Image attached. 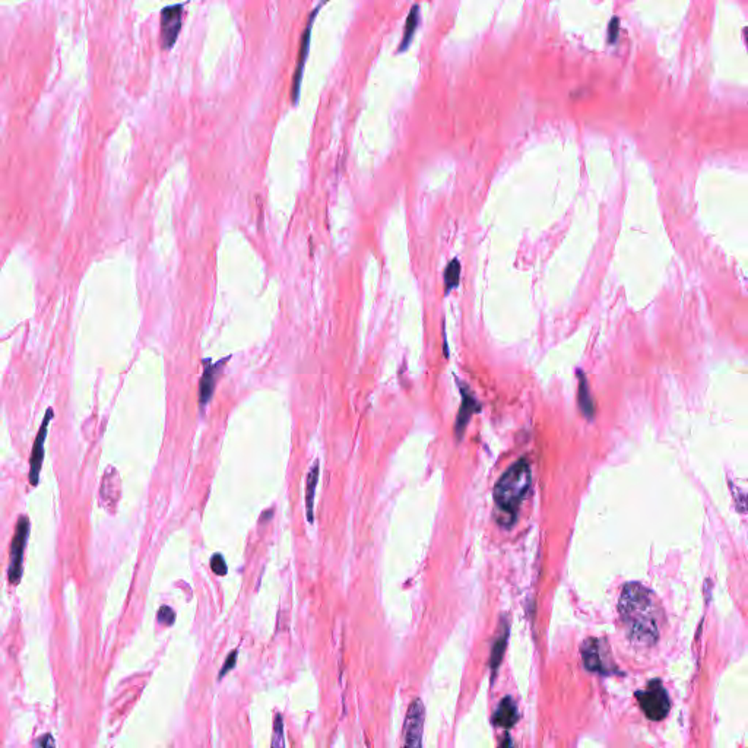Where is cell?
I'll list each match as a JSON object with an SVG mask.
<instances>
[{"label":"cell","mask_w":748,"mask_h":748,"mask_svg":"<svg viewBox=\"0 0 748 748\" xmlns=\"http://www.w3.org/2000/svg\"><path fill=\"white\" fill-rule=\"evenodd\" d=\"M618 614L627 639L637 647H652L659 640L664 614L658 598L642 583H627L618 600Z\"/></svg>","instance_id":"6da1fadb"},{"label":"cell","mask_w":748,"mask_h":748,"mask_svg":"<svg viewBox=\"0 0 748 748\" xmlns=\"http://www.w3.org/2000/svg\"><path fill=\"white\" fill-rule=\"evenodd\" d=\"M532 484V471L526 459H520L513 463L509 470L498 480L494 488L495 506L503 516L500 520L506 525L513 523L519 506L526 497Z\"/></svg>","instance_id":"7a4b0ae2"},{"label":"cell","mask_w":748,"mask_h":748,"mask_svg":"<svg viewBox=\"0 0 748 748\" xmlns=\"http://www.w3.org/2000/svg\"><path fill=\"white\" fill-rule=\"evenodd\" d=\"M637 702L646 718L650 721H662L669 713V697L659 679H653L645 690L636 693Z\"/></svg>","instance_id":"3957f363"},{"label":"cell","mask_w":748,"mask_h":748,"mask_svg":"<svg viewBox=\"0 0 748 748\" xmlns=\"http://www.w3.org/2000/svg\"><path fill=\"white\" fill-rule=\"evenodd\" d=\"M329 2V0H323V2H320L316 9L310 14V18L307 21V26L304 29V33L301 36V40H300V46H298V56H297V65H295V72H294V78H293V88H291V101L293 104L295 106L300 100V91H301V82H303V75H304V68H305V61H307V56H308V47H310V40H311V28H313V24H315V19L319 14V11L322 9V6H325L326 4Z\"/></svg>","instance_id":"277c9868"},{"label":"cell","mask_w":748,"mask_h":748,"mask_svg":"<svg viewBox=\"0 0 748 748\" xmlns=\"http://www.w3.org/2000/svg\"><path fill=\"white\" fill-rule=\"evenodd\" d=\"M29 537V519L26 516H21L16 527H15V535L11 544V565H9V582L12 585H18L22 577V561H24V550L26 545Z\"/></svg>","instance_id":"5b68a950"},{"label":"cell","mask_w":748,"mask_h":748,"mask_svg":"<svg viewBox=\"0 0 748 748\" xmlns=\"http://www.w3.org/2000/svg\"><path fill=\"white\" fill-rule=\"evenodd\" d=\"M184 5L177 4L167 6L161 11V47L163 50H171L178 39L183 25Z\"/></svg>","instance_id":"8992f818"},{"label":"cell","mask_w":748,"mask_h":748,"mask_svg":"<svg viewBox=\"0 0 748 748\" xmlns=\"http://www.w3.org/2000/svg\"><path fill=\"white\" fill-rule=\"evenodd\" d=\"M425 719V709L421 700H414L408 709L407 718L403 725V745L405 747H421L423 745V729Z\"/></svg>","instance_id":"52a82bcc"},{"label":"cell","mask_w":748,"mask_h":748,"mask_svg":"<svg viewBox=\"0 0 748 748\" xmlns=\"http://www.w3.org/2000/svg\"><path fill=\"white\" fill-rule=\"evenodd\" d=\"M51 420H53V408H49L46 411L44 420L41 423V427H40L39 434H37V438H36V442H34V446H33V452H31L29 482H31V485H34V487L39 485L41 466H43V460H44V442L47 439V431H49V425H50Z\"/></svg>","instance_id":"ba28073f"},{"label":"cell","mask_w":748,"mask_h":748,"mask_svg":"<svg viewBox=\"0 0 748 748\" xmlns=\"http://www.w3.org/2000/svg\"><path fill=\"white\" fill-rule=\"evenodd\" d=\"M224 363H227V360H221V361H218L215 364H211L209 361H206V365H205V370H203V376L201 379V388H199V392H201L199 393L201 395V407L206 405L209 402V399L212 398L215 386H216L218 376H220Z\"/></svg>","instance_id":"9c48e42d"},{"label":"cell","mask_w":748,"mask_h":748,"mask_svg":"<svg viewBox=\"0 0 748 748\" xmlns=\"http://www.w3.org/2000/svg\"><path fill=\"white\" fill-rule=\"evenodd\" d=\"M517 719H519L517 707L512 697L503 699L500 706H498V709L495 710L492 716L494 725L502 727V728H512L517 722Z\"/></svg>","instance_id":"30bf717a"},{"label":"cell","mask_w":748,"mask_h":748,"mask_svg":"<svg viewBox=\"0 0 748 748\" xmlns=\"http://www.w3.org/2000/svg\"><path fill=\"white\" fill-rule=\"evenodd\" d=\"M480 411V405L478 402L475 400V398L466 390H462V405H460V410H459V415H458V420H456V424H455V431L458 434V438H460V435L463 434V430L468 424V421L471 420L472 414Z\"/></svg>","instance_id":"8fae6325"},{"label":"cell","mask_w":748,"mask_h":748,"mask_svg":"<svg viewBox=\"0 0 748 748\" xmlns=\"http://www.w3.org/2000/svg\"><path fill=\"white\" fill-rule=\"evenodd\" d=\"M582 658L585 667L592 672H602V658H601V649L597 639H587L582 646Z\"/></svg>","instance_id":"7c38bea8"},{"label":"cell","mask_w":748,"mask_h":748,"mask_svg":"<svg viewBox=\"0 0 748 748\" xmlns=\"http://www.w3.org/2000/svg\"><path fill=\"white\" fill-rule=\"evenodd\" d=\"M319 480V462L316 460L313 466L310 468V472L307 475V485H305V509H307V519L310 523H313V506H315V494H316V485Z\"/></svg>","instance_id":"4fadbf2b"},{"label":"cell","mask_w":748,"mask_h":748,"mask_svg":"<svg viewBox=\"0 0 748 748\" xmlns=\"http://www.w3.org/2000/svg\"><path fill=\"white\" fill-rule=\"evenodd\" d=\"M418 24H420V6L415 5L413 6L408 18H407V24H405V29H403V37H402V41L399 44V49L398 51L402 53V51H407L408 47L411 46L413 43V39L415 36V31L418 28Z\"/></svg>","instance_id":"5bb4252c"},{"label":"cell","mask_w":748,"mask_h":748,"mask_svg":"<svg viewBox=\"0 0 748 748\" xmlns=\"http://www.w3.org/2000/svg\"><path fill=\"white\" fill-rule=\"evenodd\" d=\"M579 405H580L582 413L587 418H592V415H594V403H592L587 380L583 376H580V380H579Z\"/></svg>","instance_id":"9a60e30c"},{"label":"cell","mask_w":748,"mask_h":748,"mask_svg":"<svg viewBox=\"0 0 748 748\" xmlns=\"http://www.w3.org/2000/svg\"><path fill=\"white\" fill-rule=\"evenodd\" d=\"M459 279H460V263L458 259H453L445 271L446 293H450L453 288L459 285Z\"/></svg>","instance_id":"2e32d148"},{"label":"cell","mask_w":748,"mask_h":748,"mask_svg":"<svg viewBox=\"0 0 748 748\" xmlns=\"http://www.w3.org/2000/svg\"><path fill=\"white\" fill-rule=\"evenodd\" d=\"M506 642H507V630L505 632V635L500 636V639H498V642L492 647V652H491V667L494 669L498 667V664H500V661H502L503 652H505V647H506Z\"/></svg>","instance_id":"e0dca14e"},{"label":"cell","mask_w":748,"mask_h":748,"mask_svg":"<svg viewBox=\"0 0 748 748\" xmlns=\"http://www.w3.org/2000/svg\"><path fill=\"white\" fill-rule=\"evenodd\" d=\"M273 741H272V747H284L285 745V739H284V725H283V716L280 714H276L275 718V722H273Z\"/></svg>","instance_id":"ac0fdd59"},{"label":"cell","mask_w":748,"mask_h":748,"mask_svg":"<svg viewBox=\"0 0 748 748\" xmlns=\"http://www.w3.org/2000/svg\"><path fill=\"white\" fill-rule=\"evenodd\" d=\"M211 569L213 573L224 576L227 573V563L221 554H213L211 558Z\"/></svg>","instance_id":"d6986e66"},{"label":"cell","mask_w":748,"mask_h":748,"mask_svg":"<svg viewBox=\"0 0 748 748\" xmlns=\"http://www.w3.org/2000/svg\"><path fill=\"white\" fill-rule=\"evenodd\" d=\"M176 620V614L170 607H163L158 611V621L164 626H171Z\"/></svg>","instance_id":"ffe728a7"},{"label":"cell","mask_w":748,"mask_h":748,"mask_svg":"<svg viewBox=\"0 0 748 748\" xmlns=\"http://www.w3.org/2000/svg\"><path fill=\"white\" fill-rule=\"evenodd\" d=\"M236 661H237V652L234 650V652L230 654V658L226 661V664H224V667H223V669H221V672H220V678H223L228 671L233 669Z\"/></svg>","instance_id":"44dd1931"},{"label":"cell","mask_w":748,"mask_h":748,"mask_svg":"<svg viewBox=\"0 0 748 748\" xmlns=\"http://www.w3.org/2000/svg\"><path fill=\"white\" fill-rule=\"evenodd\" d=\"M617 34H618V21L614 19L612 24H611V26H610V33H608V36H610V41H611V43L615 41Z\"/></svg>","instance_id":"7402d4cb"},{"label":"cell","mask_w":748,"mask_h":748,"mask_svg":"<svg viewBox=\"0 0 748 748\" xmlns=\"http://www.w3.org/2000/svg\"><path fill=\"white\" fill-rule=\"evenodd\" d=\"M37 745H40V747H46V745L53 747V745H54V739L51 738V735H44L43 739H39V741H37Z\"/></svg>","instance_id":"603a6c76"}]
</instances>
